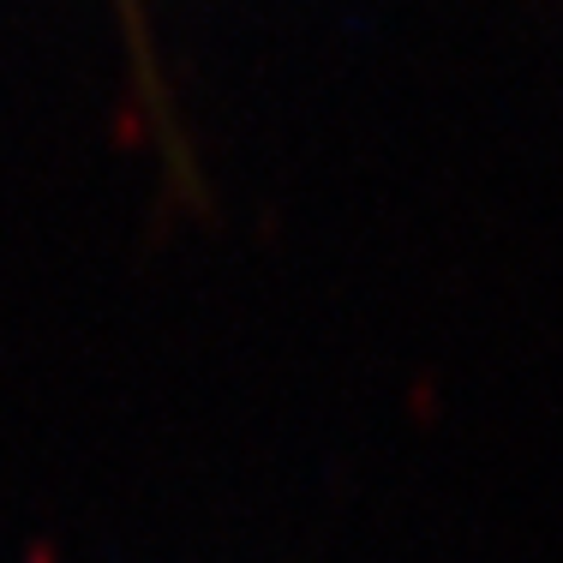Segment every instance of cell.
I'll use <instances>...</instances> for the list:
<instances>
[{
	"instance_id": "1",
	"label": "cell",
	"mask_w": 563,
	"mask_h": 563,
	"mask_svg": "<svg viewBox=\"0 0 563 563\" xmlns=\"http://www.w3.org/2000/svg\"><path fill=\"white\" fill-rule=\"evenodd\" d=\"M120 7H126V19H132V0H120Z\"/></svg>"
}]
</instances>
